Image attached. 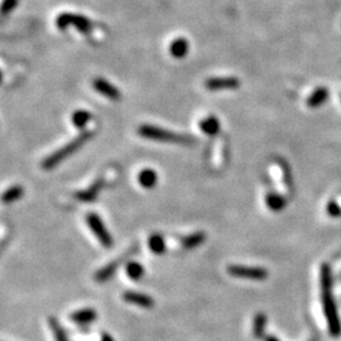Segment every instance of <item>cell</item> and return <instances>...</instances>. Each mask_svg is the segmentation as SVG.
I'll use <instances>...</instances> for the list:
<instances>
[{
    "label": "cell",
    "mask_w": 341,
    "mask_h": 341,
    "mask_svg": "<svg viewBox=\"0 0 341 341\" xmlns=\"http://www.w3.org/2000/svg\"><path fill=\"white\" fill-rule=\"evenodd\" d=\"M148 248L153 254H157V256L163 254L166 252L164 238L160 234L150 235V239H148Z\"/></svg>",
    "instance_id": "d6986e66"
},
{
    "label": "cell",
    "mask_w": 341,
    "mask_h": 341,
    "mask_svg": "<svg viewBox=\"0 0 341 341\" xmlns=\"http://www.w3.org/2000/svg\"><path fill=\"white\" fill-rule=\"evenodd\" d=\"M119 266H120V259H118V260L110 262V263H108L106 266H102V270H99L95 273L96 282H99V283L108 282V280H109L110 278L115 274V273H116Z\"/></svg>",
    "instance_id": "5bb4252c"
},
{
    "label": "cell",
    "mask_w": 341,
    "mask_h": 341,
    "mask_svg": "<svg viewBox=\"0 0 341 341\" xmlns=\"http://www.w3.org/2000/svg\"><path fill=\"white\" fill-rule=\"evenodd\" d=\"M94 136V133L91 132H82L80 136H76L75 139H72L71 142H68L67 144H64V147H61L60 150H57L56 152H54L52 154L48 156L42 162V167L44 170H52L56 166H58L60 163L64 162L67 157H70L71 154H74L75 152H78L84 144L88 143L91 138Z\"/></svg>",
    "instance_id": "3957f363"
},
{
    "label": "cell",
    "mask_w": 341,
    "mask_h": 341,
    "mask_svg": "<svg viewBox=\"0 0 341 341\" xmlns=\"http://www.w3.org/2000/svg\"><path fill=\"white\" fill-rule=\"evenodd\" d=\"M100 341H114V338H112L109 334H104V335L102 336V340Z\"/></svg>",
    "instance_id": "4316f807"
},
{
    "label": "cell",
    "mask_w": 341,
    "mask_h": 341,
    "mask_svg": "<svg viewBox=\"0 0 341 341\" xmlns=\"http://www.w3.org/2000/svg\"><path fill=\"white\" fill-rule=\"evenodd\" d=\"M102 184H104V178H98L85 191H78L75 194V198L78 201H82V202H91L95 200L99 194L100 190H102Z\"/></svg>",
    "instance_id": "8fae6325"
},
{
    "label": "cell",
    "mask_w": 341,
    "mask_h": 341,
    "mask_svg": "<svg viewBox=\"0 0 341 341\" xmlns=\"http://www.w3.org/2000/svg\"><path fill=\"white\" fill-rule=\"evenodd\" d=\"M206 240V234L204 232H196L190 234L181 240V246L184 249H194L204 244Z\"/></svg>",
    "instance_id": "ac0fdd59"
},
{
    "label": "cell",
    "mask_w": 341,
    "mask_h": 341,
    "mask_svg": "<svg viewBox=\"0 0 341 341\" xmlns=\"http://www.w3.org/2000/svg\"><path fill=\"white\" fill-rule=\"evenodd\" d=\"M86 222H88L90 230L94 232V235L98 238V240H99L100 244H102V246H105V248L112 246V244H114L112 236L110 235V232H108L106 226H105L102 218H100L98 214L95 212L88 214V216H86Z\"/></svg>",
    "instance_id": "5b68a950"
},
{
    "label": "cell",
    "mask_w": 341,
    "mask_h": 341,
    "mask_svg": "<svg viewBox=\"0 0 341 341\" xmlns=\"http://www.w3.org/2000/svg\"><path fill=\"white\" fill-rule=\"evenodd\" d=\"M264 341H280L277 338H274V336H266L264 338Z\"/></svg>",
    "instance_id": "83f0119b"
},
{
    "label": "cell",
    "mask_w": 341,
    "mask_h": 341,
    "mask_svg": "<svg viewBox=\"0 0 341 341\" xmlns=\"http://www.w3.org/2000/svg\"><path fill=\"white\" fill-rule=\"evenodd\" d=\"M18 6V0H3L2 3V16H6L10 14Z\"/></svg>",
    "instance_id": "d4e9b609"
},
{
    "label": "cell",
    "mask_w": 341,
    "mask_h": 341,
    "mask_svg": "<svg viewBox=\"0 0 341 341\" xmlns=\"http://www.w3.org/2000/svg\"><path fill=\"white\" fill-rule=\"evenodd\" d=\"M96 318H98V312L94 308L78 310L70 314V320L78 325H88V324L94 322Z\"/></svg>",
    "instance_id": "7c38bea8"
},
{
    "label": "cell",
    "mask_w": 341,
    "mask_h": 341,
    "mask_svg": "<svg viewBox=\"0 0 341 341\" xmlns=\"http://www.w3.org/2000/svg\"><path fill=\"white\" fill-rule=\"evenodd\" d=\"M326 211H328V214L331 216V218H338V216L341 215V208L338 206V204L336 202L335 200H331L330 202L328 204V206H326Z\"/></svg>",
    "instance_id": "484cf974"
},
{
    "label": "cell",
    "mask_w": 341,
    "mask_h": 341,
    "mask_svg": "<svg viewBox=\"0 0 341 341\" xmlns=\"http://www.w3.org/2000/svg\"><path fill=\"white\" fill-rule=\"evenodd\" d=\"M56 26L60 30H64L68 27H75L78 32L88 34L92 30V23L85 16L75 13H62L57 16Z\"/></svg>",
    "instance_id": "277c9868"
},
{
    "label": "cell",
    "mask_w": 341,
    "mask_h": 341,
    "mask_svg": "<svg viewBox=\"0 0 341 341\" xmlns=\"http://www.w3.org/2000/svg\"><path fill=\"white\" fill-rule=\"evenodd\" d=\"M126 272L130 280H139L144 276V266L138 262H129L126 266Z\"/></svg>",
    "instance_id": "44dd1931"
},
{
    "label": "cell",
    "mask_w": 341,
    "mask_h": 341,
    "mask_svg": "<svg viewBox=\"0 0 341 341\" xmlns=\"http://www.w3.org/2000/svg\"><path fill=\"white\" fill-rule=\"evenodd\" d=\"M266 316L264 314H256L254 318L253 324V335L256 338H263L264 331H266Z\"/></svg>",
    "instance_id": "603a6c76"
},
{
    "label": "cell",
    "mask_w": 341,
    "mask_h": 341,
    "mask_svg": "<svg viewBox=\"0 0 341 341\" xmlns=\"http://www.w3.org/2000/svg\"><path fill=\"white\" fill-rule=\"evenodd\" d=\"M24 194V188L19 184H16V186H12L10 188L6 190V192L3 194V202L4 204H12L16 202V200L22 198Z\"/></svg>",
    "instance_id": "ffe728a7"
},
{
    "label": "cell",
    "mask_w": 341,
    "mask_h": 341,
    "mask_svg": "<svg viewBox=\"0 0 341 341\" xmlns=\"http://www.w3.org/2000/svg\"><path fill=\"white\" fill-rule=\"evenodd\" d=\"M190 44L187 40L180 37L174 40V42L170 44V54L174 57V58H184L187 54H188Z\"/></svg>",
    "instance_id": "e0dca14e"
},
{
    "label": "cell",
    "mask_w": 341,
    "mask_h": 341,
    "mask_svg": "<svg viewBox=\"0 0 341 341\" xmlns=\"http://www.w3.org/2000/svg\"><path fill=\"white\" fill-rule=\"evenodd\" d=\"M328 96H330L328 88H325V86H320V88H318L310 94L306 102L307 106L311 108V109H318V108L326 104V102L328 100Z\"/></svg>",
    "instance_id": "30bf717a"
},
{
    "label": "cell",
    "mask_w": 341,
    "mask_h": 341,
    "mask_svg": "<svg viewBox=\"0 0 341 341\" xmlns=\"http://www.w3.org/2000/svg\"><path fill=\"white\" fill-rule=\"evenodd\" d=\"M92 86L95 91H98V92L102 94V96L108 98L109 100H112V102H118L122 98V92L119 91V88L102 78H95L92 81Z\"/></svg>",
    "instance_id": "ba28073f"
},
{
    "label": "cell",
    "mask_w": 341,
    "mask_h": 341,
    "mask_svg": "<svg viewBox=\"0 0 341 341\" xmlns=\"http://www.w3.org/2000/svg\"><path fill=\"white\" fill-rule=\"evenodd\" d=\"M198 126H200L202 133L211 136H216V134L220 132V122H218V118L214 116V115H208V116L201 119L200 123H198Z\"/></svg>",
    "instance_id": "4fadbf2b"
},
{
    "label": "cell",
    "mask_w": 341,
    "mask_h": 341,
    "mask_svg": "<svg viewBox=\"0 0 341 341\" xmlns=\"http://www.w3.org/2000/svg\"><path fill=\"white\" fill-rule=\"evenodd\" d=\"M123 300L126 304H136L143 308H150L154 306V300L152 297L146 294H140V292H134V290H126L123 294Z\"/></svg>",
    "instance_id": "9c48e42d"
},
{
    "label": "cell",
    "mask_w": 341,
    "mask_h": 341,
    "mask_svg": "<svg viewBox=\"0 0 341 341\" xmlns=\"http://www.w3.org/2000/svg\"><path fill=\"white\" fill-rule=\"evenodd\" d=\"M138 134L140 136L150 140L162 142V143H174V144H192L196 142L194 136L188 134H180L174 132L167 130L164 128L152 126V124H143L139 126Z\"/></svg>",
    "instance_id": "7a4b0ae2"
},
{
    "label": "cell",
    "mask_w": 341,
    "mask_h": 341,
    "mask_svg": "<svg viewBox=\"0 0 341 341\" xmlns=\"http://www.w3.org/2000/svg\"><path fill=\"white\" fill-rule=\"evenodd\" d=\"M266 205L268 206L270 211H274V212H280L287 205V201L283 198L282 194H277V192H268L266 194Z\"/></svg>",
    "instance_id": "9a60e30c"
},
{
    "label": "cell",
    "mask_w": 341,
    "mask_h": 341,
    "mask_svg": "<svg viewBox=\"0 0 341 341\" xmlns=\"http://www.w3.org/2000/svg\"><path fill=\"white\" fill-rule=\"evenodd\" d=\"M48 324H50V328H51L52 332H54V340L56 341H68V338H67L66 331H64V328H62L61 324L57 321V318H48Z\"/></svg>",
    "instance_id": "cb8c5ba5"
},
{
    "label": "cell",
    "mask_w": 341,
    "mask_h": 341,
    "mask_svg": "<svg viewBox=\"0 0 341 341\" xmlns=\"http://www.w3.org/2000/svg\"><path fill=\"white\" fill-rule=\"evenodd\" d=\"M321 292H322V306L325 310V316L330 332L331 335L338 336L341 334L340 318H338L335 298H334L332 290H331L330 268L326 264L321 268Z\"/></svg>",
    "instance_id": "6da1fadb"
},
{
    "label": "cell",
    "mask_w": 341,
    "mask_h": 341,
    "mask_svg": "<svg viewBox=\"0 0 341 341\" xmlns=\"http://www.w3.org/2000/svg\"><path fill=\"white\" fill-rule=\"evenodd\" d=\"M91 118H92V115L88 112H86V110H78V112L72 114V123H74L76 128L84 129L86 124L91 120Z\"/></svg>",
    "instance_id": "7402d4cb"
},
{
    "label": "cell",
    "mask_w": 341,
    "mask_h": 341,
    "mask_svg": "<svg viewBox=\"0 0 341 341\" xmlns=\"http://www.w3.org/2000/svg\"><path fill=\"white\" fill-rule=\"evenodd\" d=\"M228 273L232 277L244 278V280H263L268 277V272L262 266H242V264H232L228 266Z\"/></svg>",
    "instance_id": "8992f818"
},
{
    "label": "cell",
    "mask_w": 341,
    "mask_h": 341,
    "mask_svg": "<svg viewBox=\"0 0 341 341\" xmlns=\"http://www.w3.org/2000/svg\"><path fill=\"white\" fill-rule=\"evenodd\" d=\"M240 86V80L235 76H226V78H210L205 81V88L208 91H222V90H236Z\"/></svg>",
    "instance_id": "52a82bcc"
},
{
    "label": "cell",
    "mask_w": 341,
    "mask_h": 341,
    "mask_svg": "<svg viewBox=\"0 0 341 341\" xmlns=\"http://www.w3.org/2000/svg\"><path fill=\"white\" fill-rule=\"evenodd\" d=\"M158 176L152 168H144L138 174V182L144 188H153L157 184Z\"/></svg>",
    "instance_id": "2e32d148"
}]
</instances>
